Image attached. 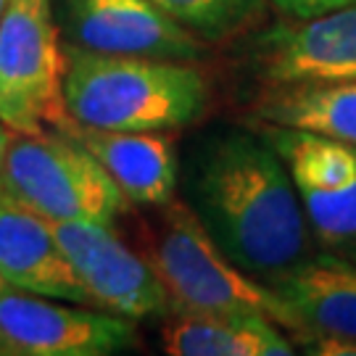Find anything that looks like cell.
Listing matches in <instances>:
<instances>
[{
	"mask_svg": "<svg viewBox=\"0 0 356 356\" xmlns=\"http://www.w3.org/2000/svg\"><path fill=\"white\" fill-rule=\"evenodd\" d=\"M191 204L232 264L272 282L309 256L312 232L282 159L243 129H227L193 153Z\"/></svg>",
	"mask_w": 356,
	"mask_h": 356,
	"instance_id": "6da1fadb",
	"label": "cell"
},
{
	"mask_svg": "<svg viewBox=\"0 0 356 356\" xmlns=\"http://www.w3.org/2000/svg\"><path fill=\"white\" fill-rule=\"evenodd\" d=\"M64 98L69 116L101 129L166 132L188 127L209 106V82L188 61L92 53H66Z\"/></svg>",
	"mask_w": 356,
	"mask_h": 356,
	"instance_id": "7a4b0ae2",
	"label": "cell"
},
{
	"mask_svg": "<svg viewBox=\"0 0 356 356\" xmlns=\"http://www.w3.org/2000/svg\"><path fill=\"white\" fill-rule=\"evenodd\" d=\"M161 209L143 256L164 285L172 314L259 312L304 338L301 322L272 285L232 264L193 209L177 201Z\"/></svg>",
	"mask_w": 356,
	"mask_h": 356,
	"instance_id": "3957f363",
	"label": "cell"
},
{
	"mask_svg": "<svg viewBox=\"0 0 356 356\" xmlns=\"http://www.w3.org/2000/svg\"><path fill=\"white\" fill-rule=\"evenodd\" d=\"M0 193L48 222L114 227L127 198L92 153L66 132H11Z\"/></svg>",
	"mask_w": 356,
	"mask_h": 356,
	"instance_id": "277c9868",
	"label": "cell"
},
{
	"mask_svg": "<svg viewBox=\"0 0 356 356\" xmlns=\"http://www.w3.org/2000/svg\"><path fill=\"white\" fill-rule=\"evenodd\" d=\"M66 53L51 0H11L0 19V122L13 132L61 129Z\"/></svg>",
	"mask_w": 356,
	"mask_h": 356,
	"instance_id": "5b68a950",
	"label": "cell"
},
{
	"mask_svg": "<svg viewBox=\"0 0 356 356\" xmlns=\"http://www.w3.org/2000/svg\"><path fill=\"white\" fill-rule=\"evenodd\" d=\"M51 227L92 306L127 319L166 317L172 312L148 259L127 248L111 227L95 222H51Z\"/></svg>",
	"mask_w": 356,
	"mask_h": 356,
	"instance_id": "8992f818",
	"label": "cell"
},
{
	"mask_svg": "<svg viewBox=\"0 0 356 356\" xmlns=\"http://www.w3.org/2000/svg\"><path fill=\"white\" fill-rule=\"evenodd\" d=\"M0 338L8 354L111 356L138 343L122 314L61 306L35 293H0Z\"/></svg>",
	"mask_w": 356,
	"mask_h": 356,
	"instance_id": "52a82bcc",
	"label": "cell"
},
{
	"mask_svg": "<svg viewBox=\"0 0 356 356\" xmlns=\"http://www.w3.org/2000/svg\"><path fill=\"white\" fill-rule=\"evenodd\" d=\"M61 29L76 48L195 61L204 42L151 0H61Z\"/></svg>",
	"mask_w": 356,
	"mask_h": 356,
	"instance_id": "ba28073f",
	"label": "cell"
},
{
	"mask_svg": "<svg viewBox=\"0 0 356 356\" xmlns=\"http://www.w3.org/2000/svg\"><path fill=\"white\" fill-rule=\"evenodd\" d=\"M254 64L269 85L356 79V3L275 24L256 40Z\"/></svg>",
	"mask_w": 356,
	"mask_h": 356,
	"instance_id": "9c48e42d",
	"label": "cell"
},
{
	"mask_svg": "<svg viewBox=\"0 0 356 356\" xmlns=\"http://www.w3.org/2000/svg\"><path fill=\"white\" fill-rule=\"evenodd\" d=\"M0 275L16 291L92 304L82 280L53 235L48 219L0 193Z\"/></svg>",
	"mask_w": 356,
	"mask_h": 356,
	"instance_id": "30bf717a",
	"label": "cell"
},
{
	"mask_svg": "<svg viewBox=\"0 0 356 356\" xmlns=\"http://www.w3.org/2000/svg\"><path fill=\"white\" fill-rule=\"evenodd\" d=\"M61 132L82 143L135 206H166L177 185V156L156 132H124L79 124L69 119Z\"/></svg>",
	"mask_w": 356,
	"mask_h": 356,
	"instance_id": "8fae6325",
	"label": "cell"
},
{
	"mask_svg": "<svg viewBox=\"0 0 356 356\" xmlns=\"http://www.w3.org/2000/svg\"><path fill=\"white\" fill-rule=\"evenodd\" d=\"M272 291L288 304L304 327L356 341V261L335 251L309 254L272 280Z\"/></svg>",
	"mask_w": 356,
	"mask_h": 356,
	"instance_id": "7c38bea8",
	"label": "cell"
},
{
	"mask_svg": "<svg viewBox=\"0 0 356 356\" xmlns=\"http://www.w3.org/2000/svg\"><path fill=\"white\" fill-rule=\"evenodd\" d=\"M172 356H291L293 346L275 319L259 312L177 314L161 332Z\"/></svg>",
	"mask_w": 356,
	"mask_h": 356,
	"instance_id": "4fadbf2b",
	"label": "cell"
},
{
	"mask_svg": "<svg viewBox=\"0 0 356 356\" xmlns=\"http://www.w3.org/2000/svg\"><path fill=\"white\" fill-rule=\"evenodd\" d=\"M267 124L304 129L356 145V79H304L269 85L256 103Z\"/></svg>",
	"mask_w": 356,
	"mask_h": 356,
	"instance_id": "5bb4252c",
	"label": "cell"
},
{
	"mask_svg": "<svg viewBox=\"0 0 356 356\" xmlns=\"http://www.w3.org/2000/svg\"><path fill=\"white\" fill-rule=\"evenodd\" d=\"M261 138L282 159L296 191H335L356 182V145L261 122Z\"/></svg>",
	"mask_w": 356,
	"mask_h": 356,
	"instance_id": "9a60e30c",
	"label": "cell"
},
{
	"mask_svg": "<svg viewBox=\"0 0 356 356\" xmlns=\"http://www.w3.org/2000/svg\"><path fill=\"white\" fill-rule=\"evenodd\" d=\"M204 40H225L254 24L264 0H151Z\"/></svg>",
	"mask_w": 356,
	"mask_h": 356,
	"instance_id": "2e32d148",
	"label": "cell"
},
{
	"mask_svg": "<svg viewBox=\"0 0 356 356\" xmlns=\"http://www.w3.org/2000/svg\"><path fill=\"white\" fill-rule=\"evenodd\" d=\"M309 227L341 256H356V182L335 191H298Z\"/></svg>",
	"mask_w": 356,
	"mask_h": 356,
	"instance_id": "e0dca14e",
	"label": "cell"
},
{
	"mask_svg": "<svg viewBox=\"0 0 356 356\" xmlns=\"http://www.w3.org/2000/svg\"><path fill=\"white\" fill-rule=\"evenodd\" d=\"M356 0H275V6L285 11L293 19H309V16H319V13L335 11V8H343L351 6Z\"/></svg>",
	"mask_w": 356,
	"mask_h": 356,
	"instance_id": "ac0fdd59",
	"label": "cell"
},
{
	"mask_svg": "<svg viewBox=\"0 0 356 356\" xmlns=\"http://www.w3.org/2000/svg\"><path fill=\"white\" fill-rule=\"evenodd\" d=\"M11 132L3 122H0V169H3V156H6V148H8V140H11Z\"/></svg>",
	"mask_w": 356,
	"mask_h": 356,
	"instance_id": "d6986e66",
	"label": "cell"
},
{
	"mask_svg": "<svg viewBox=\"0 0 356 356\" xmlns=\"http://www.w3.org/2000/svg\"><path fill=\"white\" fill-rule=\"evenodd\" d=\"M8 6H11V0H0V19H3V13L8 11Z\"/></svg>",
	"mask_w": 356,
	"mask_h": 356,
	"instance_id": "ffe728a7",
	"label": "cell"
},
{
	"mask_svg": "<svg viewBox=\"0 0 356 356\" xmlns=\"http://www.w3.org/2000/svg\"><path fill=\"white\" fill-rule=\"evenodd\" d=\"M0 354H8V348H6V343H3V338H0Z\"/></svg>",
	"mask_w": 356,
	"mask_h": 356,
	"instance_id": "44dd1931",
	"label": "cell"
},
{
	"mask_svg": "<svg viewBox=\"0 0 356 356\" xmlns=\"http://www.w3.org/2000/svg\"><path fill=\"white\" fill-rule=\"evenodd\" d=\"M6 291V280H3V275H0V293Z\"/></svg>",
	"mask_w": 356,
	"mask_h": 356,
	"instance_id": "7402d4cb",
	"label": "cell"
}]
</instances>
